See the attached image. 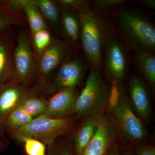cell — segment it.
<instances>
[{"instance_id":"ac0fdd59","label":"cell","mask_w":155,"mask_h":155,"mask_svg":"<svg viewBox=\"0 0 155 155\" xmlns=\"http://www.w3.org/2000/svg\"><path fill=\"white\" fill-rule=\"evenodd\" d=\"M135 64L146 81L153 92L155 90V56L147 51H134Z\"/></svg>"},{"instance_id":"7402d4cb","label":"cell","mask_w":155,"mask_h":155,"mask_svg":"<svg viewBox=\"0 0 155 155\" xmlns=\"http://www.w3.org/2000/svg\"><path fill=\"white\" fill-rule=\"evenodd\" d=\"M46 155H76L72 145L71 134L61 136L48 145Z\"/></svg>"},{"instance_id":"277c9868","label":"cell","mask_w":155,"mask_h":155,"mask_svg":"<svg viewBox=\"0 0 155 155\" xmlns=\"http://www.w3.org/2000/svg\"><path fill=\"white\" fill-rule=\"evenodd\" d=\"M110 97V87L101 72L91 68L76 100L74 117L81 121L107 112Z\"/></svg>"},{"instance_id":"5b68a950","label":"cell","mask_w":155,"mask_h":155,"mask_svg":"<svg viewBox=\"0 0 155 155\" xmlns=\"http://www.w3.org/2000/svg\"><path fill=\"white\" fill-rule=\"evenodd\" d=\"M78 121L74 117L54 119L41 115L23 127L7 133L17 140L22 137H31L48 145L59 137L72 133Z\"/></svg>"},{"instance_id":"6da1fadb","label":"cell","mask_w":155,"mask_h":155,"mask_svg":"<svg viewBox=\"0 0 155 155\" xmlns=\"http://www.w3.org/2000/svg\"><path fill=\"white\" fill-rule=\"evenodd\" d=\"M76 13L80 22L81 47L91 69L101 72L104 48L112 29L101 13L90 8Z\"/></svg>"},{"instance_id":"52a82bcc","label":"cell","mask_w":155,"mask_h":155,"mask_svg":"<svg viewBox=\"0 0 155 155\" xmlns=\"http://www.w3.org/2000/svg\"><path fill=\"white\" fill-rule=\"evenodd\" d=\"M37 58L31 48L30 34L21 31L17 36L14 51L12 81L32 88L38 78Z\"/></svg>"},{"instance_id":"7c38bea8","label":"cell","mask_w":155,"mask_h":155,"mask_svg":"<svg viewBox=\"0 0 155 155\" xmlns=\"http://www.w3.org/2000/svg\"><path fill=\"white\" fill-rule=\"evenodd\" d=\"M127 96L133 110L140 120L143 122L149 121L152 114L150 93L142 79L135 73L130 75Z\"/></svg>"},{"instance_id":"f546056e","label":"cell","mask_w":155,"mask_h":155,"mask_svg":"<svg viewBox=\"0 0 155 155\" xmlns=\"http://www.w3.org/2000/svg\"><path fill=\"white\" fill-rule=\"evenodd\" d=\"M107 155H135L132 149L119 148L112 151Z\"/></svg>"},{"instance_id":"ffe728a7","label":"cell","mask_w":155,"mask_h":155,"mask_svg":"<svg viewBox=\"0 0 155 155\" xmlns=\"http://www.w3.org/2000/svg\"><path fill=\"white\" fill-rule=\"evenodd\" d=\"M33 119L19 105L7 116L4 123V130L7 133L17 130L27 125Z\"/></svg>"},{"instance_id":"3957f363","label":"cell","mask_w":155,"mask_h":155,"mask_svg":"<svg viewBox=\"0 0 155 155\" xmlns=\"http://www.w3.org/2000/svg\"><path fill=\"white\" fill-rule=\"evenodd\" d=\"M116 22L120 35L127 47L135 51L155 50V27L143 13L131 9L119 10L116 13Z\"/></svg>"},{"instance_id":"2e32d148","label":"cell","mask_w":155,"mask_h":155,"mask_svg":"<svg viewBox=\"0 0 155 155\" xmlns=\"http://www.w3.org/2000/svg\"><path fill=\"white\" fill-rule=\"evenodd\" d=\"M44 17L48 26L64 39L60 6L57 1L52 0H34Z\"/></svg>"},{"instance_id":"d4e9b609","label":"cell","mask_w":155,"mask_h":155,"mask_svg":"<svg viewBox=\"0 0 155 155\" xmlns=\"http://www.w3.org/2000/svg\"><path fill=\"white\" fill-rule=\"evenodd\" d=\"M18 141L24 143L25 152L27 155H46V145L31 137H22Z\"/></svg>"},{"instance_id":"e0dca14e","label":"cell","mask_w":155,"mask_h":155,"mask_svg":"<svg viewBox=\"0 0 155 155\" xmlns=\"http://www.w3.org/2000/svg\"><path fill=\"white\" fill-rule=\"evenodd\" d=\"M60 7L64 39L74 47L80 41L81 25L79 17L75 11L62 6Z\"/></svg>"},{"instance_id":"9c48e42d","label":"cell","mask_w":155,"mask_h":155,"mask_svg":"<svg viewBox=\"0 0 155 155\" xmlns=\"http://www.w3.org/2000/svg\"><path fill=\"white\" fill-rule=\"evenodd\" d=\"M127 47L112 30L104 48L103 64L107 78L111 82L123 81L129 65Z\"/></svg>"},{"instance_id":"7a4b0ae2","label":"cell","mask_w":155,"mask_h":155,"mask_svg":"<svg viewBox=\"0 0 155 155\" xmlns=\"http://www.w3.org/2000/svg\"><path fill=\"white\" fill-rule=\"evenodd\" d=\"M109 112L116 123L124 149H132L147 141L149 133L130 105L122 81L111 97Z\"/></svg>"},{"instance_id":"f1b7e54d","label":"cell","mask_w":155,"mask_h":155,"mask_svg":"<svg viewBox=\"0 0 155 155\" xmlns=\"http://www.w3.org/2000/svg\"><path fill=\"white\" fill-rule=\"evenodd\" d=\"M28 1V0H8L5 1V2L7 7L11 11L23 14V9Z\"/></svg>"},{"instance_id":"44dd1931","label":"cell","mask_w":155,"mask_h":155,"mask_svg":"<svg viewBox=\"0 0 155 155\" xmlns=\"http://www.w3.org/2000/svg\"><path fill=\"white\" fill-rule=\"evenodd\" d=\"M19 105L34 119L44 114L47 107V99L28 95L22 100Z\"/></svg>"},{"instance_id":"4dcf8cb0","label":"cell","mask_w":155,"mask_h":155,"mask_svg":"<svg viewBox=\"0 0 155 155\" xmlns=\"http://www.w3.org/2000/svg\"><path fill=\"white\" fill-rule=\"evenodd\" d=\"M8 144V141L5 135V130L0 129V150L5 148Z\"/></svg>"},{"instance_id":"484cf974","label":"cell","mask_w":155,"mask_h":155,"mask_svg":"<svg viewBox=\"0 0 155 155\" xmlns=\"http://www.w3.org/2000/svg\"><path fill=\"white\" fill-rule=\"evenodd\" d=\"M124 0H96L89 2V8L98 13L114 7H118L125 3Z\"/></svg>"},{"instance_id":"8992f818","label":"cell","mask_w":155,"mask_h":155,"mask_svg":"<svg viewBox=\"0 0 155 155\" xmlns=\"http://www.w3.org/2000/svg\"><path fill=\"white\" fill-rule=\"evenodd\" d=\"M86 66L80 56H71L45 81L31 88V94L44 98L67 87H77L82 82Z\"/></svg>"},{"instance_id":"ba28073f","label":"cell","mask_w":155,"mask_h":155,"mask_svg":"<svg viewBox=\"0 0 155 155\" xmlns=\"http://www.w3.org/2000/svg\"><path fill=\"white\" fill-rule=\"evenodd\" d=\"M121 147L124 148L119 130L107 111L100 115L94 136L85 148L77 155H107Z\"/></svg>"},{"instance_id":"603a6c76","label":"cell","mask_w":155,"mask_h":155,"mask_svg":"<svg viewBox=\"0 0 155 155\" xmlns=\"http://www.w3.org/2000/svg\"><path fill=\"white\" fill-rule=\"evenodd\" d=\"M27 22L24 14L11 11L6 4L0 9V34L13 25L25 26Z\"/></svg>"},{"instance_id":"83f0119b","label":"cell","mask_w":155,"mask_h":155,"mask_svg":"<svg viewBox=\"0 0 155 155\" xmlns=\"http://www.w3.org/2000/svg\"><path fill=\"white\" fill-rule=\"evenodd\" d=\"M135 155H155V147L147 141L136 145L133 148Z\"/></svg>"},{"instance_id":"cb8c5ba5","label":"cell","mask_w":155,"mask_h":155,"mask_svg":"<svg viewBox=\"0 0 155 155\" xmlns=\"http://www.w3.org/2000/svg\"><path fill=\"white\" fill-rule=\"evenodd\" d=\"M31 48L36 58L48 47L53 39L49 28H46L30 35Z\"/></svg>"},{"instance_id":"30bf717a","label":"cell","mask_w":155,"mask_h":155,"mask_svg":"<svg viewBox=\"0 0 155 155\" xmlns=\"http://www.w3.org/2000/svg\"><path fill=\"white\" fill-rule=\"evenodd\" d=\"M72 47L73 46L67 40L53 38L48 47L37 58L38 78L34 87L44 83L62 64L72 56Z\"/></svg>"},{"instance_id":"4fadbf2b","label":"cell","mask_w":155,"mask_h":155,"mask_svg":"<svg viewBox=\"0 0 155 155\" xmlns=\"http://www.w3.org/2000/svg\"><path fill=\"white\" fill-rule=\"evenodd\" d=\"M31 88L12 81L0 86V129L5 130L4 123L7 116L25 97L31 94Z\"/></svg>"},{"instance_id":"4316f807","label":"cell","mask_w":155,"mask_h":155,"mask_svg":"<svg viewBox=\"0 0 155 155\" xmlns=\"http://www.w3.org/2000/svg\"><path fill=\"white\" fill-rule=\"evenodd\" d=\"M56 1L60 6L75 12H79L89 8V1L84 0H59Z\"/></svg>"},{"instance_id":"5bb4252c","label":"cell","mask_w":155,"mask_h":155,"mask_svg":"<svg viewBox=\"0 0 155 155\" xmlns=\"http://www.w3.org/2000/svg\"><path fill=\"white\" fill-rule=\"evenodd\" d=\"M17 36L12 27L0 34V86L12 80Z\"/></svg>"},{"instance_id":"d6a6232c","label":"cell","mask_w":155,"mask_h":155,"mask_svg":"<svg viewBox=\"0 0 155 155\" xmlns=\"http://www.w3.org/2000/svg\"><path fill=\"white\" fill-rule=\"evenodd\" d=\"M5 5V1H0V9L4 8Z\"/></svg>"},{"instance_id":"1f68e13d","label":"cell","mask_w":155,"mask_h":155,"mask_svg":"<svg viewBox=\"0 0 155 155\" xmlns=\"http://www.w3.org/2000/svg\"><path fill=\"white\" fill-rule=\"evenodd\" d=\"M138 2L143 6H145L152 9L155 8V0H140L138 1Z\"/></svg>"},{"instance_id":"9a60e30c","label":"cell","mask_w":155,"mask_h":155,"mask_svg":"<svg viewBox=\"0 0 155 155\" xmlns=\"http://www.w3.org/2000/svg\"><path fill=\"white\" fill-rule=\"evenodd\" d=\"M100 116L81 120L72 130L71 139L75 155L80 153L93 137Z\"/></svg>"},{"instance_id":"d6986e66","label":"cell","mask_w":155,"mask_h":155,"mask_svg":"<svg viewBox=\"0 0 155 155\" xmlns=\"http://www.w3.org/2000/svg\"><path fill=\"white\" fill-rule=\"evenodd\" d=\"M23 14L28 22L30 35L48 28L44 17L34 0H28L23 9Z\"/></svg>"},{"instance_id":"8fae6325","label":"cell","mask_w":155,"mask_h":155,"mask_svg":"<svg viewBox=\"0 0 155 155\" xmlns=\"http://www.w3.org/2000/svg\"><path fill=\"white\" fill-rule=\"evenodd\" d=\"M78 95L77 87H67L58 91L47 99L46 110L43 115L54 119L74 117Z\"/></svg>"}]
</instances>
